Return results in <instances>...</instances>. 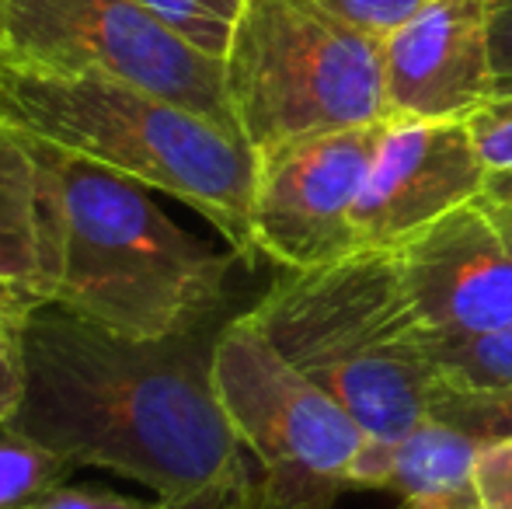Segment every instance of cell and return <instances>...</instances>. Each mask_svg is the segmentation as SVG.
Segmentation results:
<instances>
[{
	"mask_svg": "<svg viewBox=\"0 0 512 509\" xmlns=\"http://www.w3.org/2000/svg\"><path fill=\"white\" fill-rule=\"evenodd\" d=\"M227 318L168 339H133L60 307L21 321L25 391L14 419L74 468H102L157 499H185L251 475L213 384Z\"/></svg>",
	"mask_w": 512,
	"mask_h": 509,
	"instance_id": "6da1fadb",
	"label": "cell"
},
{
	"mask_svg": "<svg viewBox=\"0 0 512 509\" xmlns=\"http://www.w3.org/2000/svg\"><path fill=\"white\" fill-rule=\"evenodd\" d=\"M35 140L49 304L133 339H168L227 318L234 252L178 227L154 189Z\"/></svg>",
	"mask_w": 512,
	"mask_h": 509,
	"instance_id": "7a4b0ae2",
	"label": "cell"
},
{
	"mask_svg": "<svg viewBox=\"0 0 512 509\" xmlns=\"http://www.w3.org/2000/svg\"><path fill=\"white\" fill-rule=\"evenodd\" d=\"M248 318L377 447H398L429 419L436 367L398 252L356 248L314 269L283 272Z\"/></svg>",
	"mask_w": 512,
	"mask_h": 509,
	"instance_id": "3957f363",
	"label": "cell"
},
{
	"mask_svg": "<svg viewBox=\"0 0 512 509\" xmlns=\"http://www.w3.org/2000/svg\"><path fill=\"white\" fill-rule=\"evenodd\" d=\"M0 88L14 126L178 199L206 217L244 265L258 262L251 234L258 150L244 133L147 88L98 74H49L0 63Z\"/></svg>",
	"mask_w": 512,
	"mask_h": 509,
	"instance_id": "277c9868",
	"label": "cell"
},
{
	"mask_svg": "<svg viewBox=\"0 0 512 509\" xmlns=\"http://www.w3.org/2000/svg\"><path fill=\"white\" fill-rule=\"evenodd\" d=\"M223 63L237 126L258 154L387 119L384 39L317 0H244Z\"/></svg>",
	"mask_w": 512,
	"mask_h": 509,
	"instance_id": "5b68a950",
	"label": "cell"
},
{
	"mask_svg": "<svg viewBox=\"0 0 512 509\" xmlns=\"http://www.w3.org/2000/svg\"><path fill=\"white\" fill-rule=\"evenodd\" d=\"M213 384L237 443L255 461L251 509H335L356 489L366 433L237 311L213 349Z\"/></svg>",
	"mask_w": 512,
	"mask_h": 509,
	"instance_id": "8992f818",
	"label": "cell"
},
{
	"mask_svg": "<svg viewBox=\"0 0 512 509\" xmlns=\"http://www.w3.org/2000/svg\"><path fill=\"white\" fill-rule=\"evenodd\" d=\"M0 63L126 81L241 133L227 63L133 0H0Z\"/></svg>",
	"mask_w": 512,
	"mask_h": 509,
	"instance_id": "52a82bcc",
	"label": "cell"
},
{
	"mask_svg": "<svg viewBox=\"0 0 512 509\" xmlns=\"http://www.w3.org/2000/svg\"><path fill=\"white\" fill-rule=\"evenodd\" d=\"M380 133L384 123H370L300 136L258 154L251 220L258 258L283 272H300L356 252L352 210Z\"/></svg>",
	"mask_w": 512,
	"mask_h": 509,
	"instance_id": "ba28073f",
	"label": "cell"
},
{
	"mask_svg": "<svg viewBox=\"0 0 512 509\" xmlns=\"http://www.w3.org/2000/svg\"><path fill=\"white\" fill-rule=\"evenodd\" d=\"M488 189L467 119H384L352 210L359 248H401Z\"/></svg>",
	"mask_w": 512,
	"mask_h": 509,
	"instance_id": "9c48e42d",
	"label": "cell"
},
{
	"mask_svg": "<svg viewBox=\"0 0 512 509\" xmlns=\"http://www.w3.org/2000/svg\"><path fill=\"white\" fill-rule=\"evenodd\" d=\"M394 252L429 339L512 328V245L481 199L446 213Z\"/></svg>",
	"mask_w": 512,
	"mask_h": 509,
	"instance_id": "30bf717a",
	"label": "cell"
},
{
	"mask_svg": "<svg viewBox=\"0 0 512 509\" xmlns=\"http://www.w3.org/2000/svg\"><path fill=\"white\" fill-rule=\"evenodd\" d=\"M492 0H429L384 35L387 119H474L492 105Z\"/></svg>",
	"mask_w": 512,
	"mask_h": 509,
	"instance_id": "8fae6325",
	"label": "cell"
},
{
	"mask_svg": "<svg viewBox=\"0 0 512 509\" xmlns=\"http://www.w3.org/2000/svg\"><path fill=\"white\" fill-rule=\"evenodd\" d=\"M481 443L460 429L425 419L398 447L366 440L356 489H387L398 509H485L478 489Z\"/></svg>",
	"mask_w": 512,
	"mask_h": 509,
	"instance_id": "7c38bea8",
	"label": "cell"
},
{
	"mask_svg": "<svg viewBox=\"0 0 512 509\" xmlns=\"http://www.w3.org/2000/svg\"><path fill=\"white\" fill-rule=\"evenodd\" d=\"M0 300L21 314L49 304L35 140L0 123Z\"/></svg>",
	"mask_w": 512,
	"mask_h": 509,
	"instance_id": "4fadbf2b",
	"label": "cell"
},
{
	"mask_svg": "<svg viewBox=\"0 0 512 509\" xmlns=\"http://www.w3.org/2000/svg\"><path fill=\"white\" fill-rule=\"evenodd\" d=\"M436 387L502 391L512 387V328L464 339H429Z\"/></svg>",
	"mask_w": 512,
	"mask_h": 509,
	"instance_id": "5bb4252c",
	"label": "cell"
},
{
	"mask_svg": "<svg viewBox=\"0 0 512 509\" xmlns=\"http://www.w3.org/2000/svg\"><path fill=\"white\" fill-rule=\"evenodd\" d=\"M74 464L11 426H0V509H32L46 492L70 482Z\"/></svg>",
	"mask_w": 512,
	"mask_h": 509,
	"instance_id": "9a60e30c",
	"label": "cell"
},
{
	"mask_svg": "<svg viewBox=\"0 0 512 509\" xmlns=\"http://www.w3.org/2000/svg\"><path fill=\"white\" fill-rule=\"evenodd\" d=\"M133 4L220 60L227 56L244 11V0H133Z\"/></svg>",
	"mask_w": 512,
	"mask_h": 509,
	"instance_id": "2e32d148",
	"label": "cell"
},
{
	"mask_svg": "<svg viewBox=\"0 0 512 509\" xmlns=\"http://www.w3.org/2000/svg\"><path fill=\"white\" fill-rule=\"evenodd\" d=\"M429 419L460 429L478 443L506 440L512 436V387H502V391L436 387L429 401Z\"/></svg>",
	"mask_w": 512,
	"mask_h": 509,
	"instance_id": "e0dca14e",
	"label": "cell"
},
{
	"mask_svg": "<svg viewBox=\"0 0 512 509\" xmlns=\"http://www.w3.org/2000/svg\"><path fill=\"white\" fill-rule=\"evenodd\" d=\"M317 4L335 11L338 18L359 25L363 32H373L384 39L401 21H408L415 11H422L429 0H317Z\"/></svg>",
	"mask_w": 512,
	"mask_h": 509,
	"instance_id": "ac0fdd59",
	"label": "cell"
},
{
	"mask_svg": "<svg viewBox=\"0 0 512 509\" xmlns=\"http://www.w3.org/2000/svg\"><path fill=\"white\" fill-rule=\"evenodd\" d=\"M478 489L485 509H512V436L481 443Z\"/></svg>",
	"mask_w": 512,
	"mask_h": 509,
	"instance_id": "d6986e66",
	"label": "cell"
},
{
	"mask_svg": "<svg viewBox=\"0 0 512 509\" xmlns=\"http://www.w3.org/2000/svg\"><path fill=\"white\" fill-rule=\"evenodd\" d=\"M488 56H492V105L509 102L512 98V0H492Z\"/></svg>",
	"mask_w": 512,
	"mask_h": 509,
	"instance_id": "ffe728a7",
	"label": "cell"
},
{
	"mask_svg": "<svg viewBox=\"0 0 512 509\" xmlns=\"http://www.w3.org/2000/svg\"><path fill=\"white\" fill-rule=\"evenodd\" d=\"M157 499H136L115 489H98V485H56L53 492L39 499L32 509H154Z\"/></svg>",
	"mask_w": 512,
	"mask_h": 509,
	"instance_id": "44dd1931",
	"label": "cell"
},
{
	"mask_svg": "<svg viewBox=\"0 0 512 509\" xmlns=\"http://www.w3.org/2000/svg\"><path fill=\"white\" fill-rule=\"evenodd\" d=\"M467 123H471L474 147H478L488 175H506V171H512V116L481 109Z\"/></svg>",
	"mask_w": 512,
	"mask_h": 509,
	"instance_id": "7402d4cb",
	"label": "cell"
},
{
	"mask_svg": "<svg viewBox=\"0 0 512 509\" xmlns=\"http://www.w3.org/2000/svg\"><path fill=\"white\" fill-rule=\"evenodd\" d=\"M21 321L0 318V426L14 419L25 391V367H21Z\"/></svg>",
	"mask_w": 512,
	"mask_h": 509,
	"instance_id": "603a6c76",
	"label": "cell"
},
{
	"mask_svg": "<svg viewBox=\"0 0 512 509\" xmlns=\"http://www.w3.org/2000/svg\"><path fill=\"white\" fill-rule=\"evenodd\" d=\"M154 509H251V475L185 499H157Z\"/></svg>",
	"mask_w": 512,
	"mask_h": 509,
	"instance_id": "cb8c5ba5",
	"label": "cell"
},
{
	"mask_svg": "<svg viewBox=\"0 0 512 509\" xmlns=\"http://www.w3.org/2000/svg\"><path fill=\"white\" fill-rule=\"evenodd\" d=\"M481 203H485L492 224L499 227V234L512 245V203H495V199H485V196H481Z\"/></svg>",
	"mask_w": 512,
	"mask_h": 509,
	"instance_id": "d4e9b609",
	"label": "cell"
},
{
	"mask_svg": "<svg viewBox=\"0 0 512 509\" xmlns=\"http://www.w3.org/2000/svg\"><path fill=\"white\" fill-rule=\"evenodd\" d=\"M485 199H495V203H512V171H506V175H488Z\"/></svg>",
	"mask_w": 512,
	"mask_h": 509,
	"instance_id": "484cf974",
	"label": "cell"
},
{
	"mask_svg": "<svg viewBox=\"0 0 512 509\" xmlns=\"http://www.w3.org/2000/svg\"><path fill=\"white\" fill-rule=\"evenodd\" d=\"M0 318H7V321H25L28 314H21V311H14V307H7L4 300H0Z\"/></svg>",
	"mask_w": 512,
	"mask_h": 509,
	"instance_id": "4316f807",
	"label": "cell"
},
{
	"mask_svg": "<svg viewBox=\"0 0 512 509\" xmlns=\"http://www.w3.org/2000/svg\"><path fill=\"white\" fill-rule=\"evenodd\" d=\"M0 123H11V109H7V95L0 88Z\"/></svg>",
	"mask_w": 512,
	"mask_h": 509,
	"instance_id": "83f0119b",
	"label": "cell"
},
{
	"mask_svg": "<svg viewBox=\"0 0 512 509\" xmlns=\"http://www.w3.org/2000/svg\"><path fill=\"white\" fill-rule=\"evenodd\" d=\"M492 112H499V116H512V98L509 102H495V105H488Z\"/></svg>",
	"mask_w": 512,
	"mask_h": 509,
	"instance_id": "f1b7e54d",
	"label": "cell"
}]
</instances>
